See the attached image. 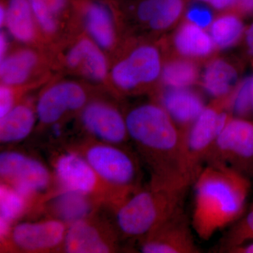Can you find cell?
Returning a JSON list of instances; mask_svg holds the SVG:
<instances>
[{
	"instance_id": "33",
	"label": "cell",
	"mask_w": 253,
	"mask_h": 253,
	"mask_svg": "<svg viewBox=\"0 0 253 253\" xmlns=\"http://www.w3.org/2000/svg\"><path fill=\"white\" fill-rule=\"evenodd\" d=\"M207 4L212 9L221 12L232 11L235 8L237 0H196Z\"/></svg>"
},
{
	"instance_id": "20",
	"label": "cell",
	"mask_w": 253,
	"mask_h": 253,
	"mask_svg": "<svg viewBox=\"0 0 253 253\" xmlns=\"http://www.w3.org/2000/svg\"><path fill=\"white\" fill-rule=\"evenodd\" d=\"M84 22L91 40L99 47H112L116 41V30L112 12L107 5L99 1L88 3L84 9Z\"/></svg>"
},
{
	"instance_id": "37",
	"label": "cell",
	"mask_w": 253,
	"mask_h": 253,
	"mask_svg": "<svg viewBox=\"0 0 253 253\" xmlns=\"http://www.w3.org/2000/svg\"><path fill=\"white\" fill-rule=\"evenodd\" d=\"M233 253H253V242L249 244H244L233 248L228 251Z\"/></svg>"
},
{
	"instance_id": "23",
	"label": "cell",
	"mask_w": 253,
	"mask_h": 253,
	"mask_svg": "<svg viewBox=\"0 0 253 253\" xmlns=\"http://www.w3.org/2000/svg\"><path fill=\"white\" fill-rule=\"evenodd\" d=\"M36 110L27 104H16L4 117L0 118V141L13 144L27 138L36 126Z\"/></svg>"
},
{
	"instance_id": "29",
	"label": "cell",
	"mask_w": 253,
	"mask_h": 253,
	"mask_svg": "<svg viewBox=\"0 0 253 253\" xmlns=\"http://www.w3.org/2000/svg\"><path fill=\"white\" fill-rule=\"evenodd\" d=\"M230 108L235 117L249 119L253 115L251 76L240 81L231 92Z\"/></svg>"
},
{
	"instance_id": "34",
	"label": "cell",
	"mask_w": 253,
	"mask_h": 253,
	"mask_svg": "<svg viewBox=\"0 0 253 253\" xmlns=\"http://www.w3.org/2000/svg\"><path fill=\"white\" fill-rule=\"evenodd\" d=\"M232 11L240 16L253 15V0H237L235 8Z\"/></svg>"
},
{
	"instance_id": "21",
	"label": "cell",
	"mask_w": 253,
	"mask_h": 253,
	"mask_svg": "<svg viewBox=\"0 0 253 253\" xmlns=\"http://www.w3.org/2000/svg\"><path fill=\"white\" fill-rule=\"evenodd\" d=\"M38 210L28 196L5 183L0 184V237L4 241L15 223L33 209Z\"/></svg>"
},
{
	"instance_id": "32",
	"label": "cell",
	"mask_w": 253,
	"mask_h": 253,
	"mask_svg": "<svg viewBox=\"0 0 253 253\" xmlns=\"http://www.w3.org/2000/svg\"><path fill=\"white\" fill-rule=\"evenodd\" d=\"M16 105V95L12 86L1 84L0 86V118L6 116Z\"/></svg>"
},
{
	"instance_id": "28",
	"label": "cell",
	"mask_w": 253,
	"mask_h": 253,
	"mask_svg": "<svg viewBox=\"0 0 253 253\" xmlns=\"http://www.w3.org/2000/svg\"><path fill=\"white\" fill-rule=\"evenodd\" d=\"M68 0H29L35 19L44 33H54L59 26V17Z\"/></svg>"
},
{
	"instance_id": "19",
	"label": "cell",
	"mask_w": 253,
	"mask_h": 253,
	"mask_svg": "<svg viewBox=\"0 0 253 253\" xmlns=\"http://www.w3.org/2000/svg\"><path fill=\"white\" fill-rule=\"evenodd\" d=\"M172 42L177 54L189 59H204L215 48L209 33L188 21L176 30Z\"/></svg>"
},
{
	"instance_id": "24",
	"label": "cell",
	"mask_w": 253,
	"mask_h": 253,
	"mask_svg": "<svg viewBox=\"0 0 253 253\" xmlns=\"http://www.w3.org/2000/svg\"><path fill=\"white\" fill-rule=\"evenodd\" d=\"M6 11L4 26L9 34L21 42L33 41L36 36V21L29 0H9Z\"/></svg>"
},
{
	"instance_id": "1",
	"label": "cell",
	"mask_w": 253,
	"mask_h": 253,
	"mask_svg": "<svg viewBox=\"0 0 253 253\" xmlns=\"http://www.w3.org/2000/svg\"><path fill=\"white\" fill-rule=\"evenodd\" d=\"M129 139L150 174L151 182L189 189L195 178L190 168L186 136L161 104L146 103L126 116Z\"/></svg>"
},
{
	"instance_id": "3",
	"label": "cell",
	"mask_w": 253,
	"mask_h": 253,
	"mask_svg": "<svg viewBox=\"0 0 253 253\" xmlns=\"http://www.w3.org/2000/svg\"><path fill=\"white\" fill-rule=\"evenodd\" d=\"M188 189L150 181L122 202L109 208L121 238L141 239L183 208Z\"/></svg>"
},
{
	"instance_id": "12",
	"label": "cell",
	"mask_w": 253,
	"mask_h": 253,
	"mask_svg": "<svg viewBox=\"0 0 253 253\" xmlns=\"http://www.w3.org/2000/svg\"><path fill=\"white\" fill-rule=\"evenodd\" d=\"M192 229L191 221L181 208L139 239V249L144 253H201Z\"/></svg>"
},
{
	"instance_id": "22",
	"label": "cell",
	"mask_w": 253,
	"mask_h": 253,
	"mask_svg": "<svg viewBox=\"0 0 253 253\" xmlns=\"http://www.w3.org/2000/svg\"><path fill=\"white\" fill-rule=\"evenodd\" d=\"M239 71L233 63L223 59H212L205 68L203 86L214 99L225 97L239 83Z\"/></svg>"
},
{
	"instance_id": "27",
	"label": "cell",
	"mask_w": 253,
	"mask_h": 253,
	"mask_svg": "<svg viewBox=\"0 0 253 253\" xmlns=\"http://www.w3.org/2000/svg\"><path fill=\"white\" fill-rule=\"evenodd\" d=\"M197 65L191 59H173L163 66L161 80L168 88H189L199 79Z\"/></svg>"
},
{
	"instance_id": "35",
	"label": "cell",
	"mask_w": 253,
	"mask_h": 253,
	"mask_svg": "<svg viewBox=\"0 0 253 253\" xmlns=\"http://www.w3.org/2000/svg\"><path fill=\"white\" fill-rule=\"evenodd\" d=\"M245 45L250 56L253 58V21L246 28L244 35Z\"/></svg>"
},
{
	"instance_id": "31",
	"label": "cell",
	"mask_w": 253,
	"mask_h": 253,
	"mask_svg": "<svg viewBox=\"0 0 253 253\" xmlns=\"http://www.w3.org/2000/svg\"><path fill=\"white\" fill-rule=\"evenodd\" d=\"M186 21L194 23L200 28L206 29L211 26L213 21L212 13L206 8L201 6H192L186 10Z\"/></svg>"
},
{
	"instance_id": "6",
	"label": "cell",
	"mask_w": 253,
	"mask_h": 253,
	"mask_svg": "<svg viewBox=\"0 0 253 253\" xmlns=\"http://www.w3.org/2000/svg\"><path fill=\"white\" fill-rule=\"evenodd\" d=\"M1 182L12 186L28 196L38 210L54 189V173L42 161L30 155L6 150L0 154Z\"/></svg>"
},
{
	"instance_id": "18",
	"label": "cell",
	"mask_w": 253,
	"mask_h": 253,
	"mask_svg": "<svg viewBox=\"0 0 253 253\" xmlns=\"http://www.w3.org/2000/svg\"><path fill=\"white\" fill-rule=\"evenodd\" d=\"M66 61L68 67L95 82L105 80L108 73L106 57L92 40L82 39L68 51Z\"/></svg>"
},
{
	"instance_id": "38",
	"label": "cell",
	"mask_w": 253,
	"mask_h": 253,
	"mask_svg": "<svg viewBox=\"0 0 253 253\" xmlns=\"http://www.w3.org/2000/svg\"><path fill=\"white\" fill-rule=\"evenodd\" d=\"M6 6L4 4H1L0 6V24L1 27L4 26L5 22H6Z\"/></svg>"
},
{
	"instance_id": "8",
	"label": "cell",
	"mask_w": 253,
	"mask_h": 253,
	"mask_svg": "<svg viewBox=\"0 0 253 253\" xmlns=\"http://www.w3.org/2000/svg\"><path fill=\"white\" fill-rule=\"evenodd\" d=\"M208 163H220L242 173L253 169V121L233 116L218 134Z\"/></svg>"
},
{
	"instance_id": "4",
	"label": "cell",
	"mask_w": 253,
	"mask_h": 253,
	"mask_svg": "<svg viewBox=\"0 0 253 253\" xmlns=\"http://www.w3.org/2000/svg\"><path fill=\"white\" fill-rule=\"evenodd\" d=\"M67 149L83 156L103 180L126 197L142 186L139 161L126 146L90 137L73 143Z\"/></svg>"
},
{
	"instance_id": "11",
	"label": "cell",
	"mask_w": 253,
	"mask_h": 253,
	"mask_svg": "<svg viewBox=\"0 0 253 253\" xmlns=\"http://www.w3.org/2000/svg\"><path fill=\"white\" fill-rule=\"evenodd\" d=\"M161 51L152 44L134 48L112 68L111 78L118 89L126 92L149 86L161 77Z\"/></svg>"
},
{
	"instance_id": "9",
	"label": "cell",
	"mask_w": 253,
	"mask_h": 253,
	"mask_svg": "<svg viewBox=\"0 0 253 253\" xmlns=\"http://www.w3.org/2000/svg\"><path fill=\"white\" fill-rule=\"evenodd\" d=\"M68 224L59 219L25 221L13 226L9 235L1 241V251L44 253L61 252Z\"/></svg>"
},
{
	"instance_id": "26",
	"label": "cell",
	"mask_w": 253,
	"mask_h": 253,
	"mask_svg": "<svg viewBox=\"0 0 253 253\" xmlns=\"http://www.w3.org/2000/svg\"><path fill=\"white\" fill-rule=\"evenodd\" d=\"M210 35L215 48L226 49L235 46L244 38L246 27L241 16L234 11H226L213 20Z\"/></svg>"
},
{
	"instance_id": "25",
	"label": "cell",
	"mask_w": 253,
	"mask_h": 253,
	"mask_svg": "<svg viewBox=\"0 0 253 253\" xmlns=\"http://www.w3.org/2000/svg\"><path fill=\"white\" fill-rule=\"evenodd\" d=\"M37 63L38 56L31 50H21L6 55L0 64L1 84L13 87L26 83Z\"/></svg>"
},
{
	"instance_id": "16",
	"label": "cell",
	"mask_w": 253,
	"mask_h": 253,
	"mask_svg": "<svg viewBox=\"0 0 253 253\" xmlns=\"http://www.w3.org/2000/svg\"><path fill=\"white\" fill-rule=\"evenodd\" d=\"M189 0H136L133 13L139 23L156 32L172 28L185 15Z\"/></svg>"
},
{
	"instance_id": "36",
	"label": "cell",
	"mask_w": 253,
	"mask_h": 253,
	"mask_svg": "<svg viewBox=\"0 0 253 253\" xmlns=\"http://www.w3.org/2000/svg\"><path fill=\"white\" fill-rule=\"evenodd\" d=\"M8 48H9V41L7 36L4 32H1L0 34V58L1 60L6 56Z\"/></svg>"
},
{
	"instance_id": "30",
	"label": "cell",
	"mask_w": 253,
	"mask_h": 253,
	"mask_svg": "<svg viewBox=\"0 0 253 253\" xmlns=\"http://www.w3.org/2000/svg\"><path fill=\"white\" fill-rule=\"evenodd\" d=\"M250 241H253V209L226 236L222 244L223 250L228 252L233 248L246 244Z\"/></svg>"
},
{
	"instance_id": "2",
	"label": "cell",
	"mask_w": 253,
	"mask_h": 253,
	"mask_svg": "<svg viewBox=\"0 0 253 253\" xmlns=\"http://www.w3.org/2000/svg\"><path fill=\"white\" fill-rule=\"evenodd\" d=\"M193 229L208 241L217 231L237 221L251 190L246 174L220 163H208L195 179Z\"/></svg>"
},
{
	"instance_id": "14",
	"label": "cell",
	"mask_w": 253,
	"mask_h": 253,
	"mask_svg": "<svg viewBox=\"0 0 253 253\" xmlns=\"http://www.w3.org/2000/svg\"><path fill=\"white\" fill-rule=\"evenodd\" d=\"M86 104L87 94L83 86L73 82H62L43 91L37 102V117L42 126H51L68 113L81 111Z\"/></svg>"
},
{
	"instance_id": "39",
	"label": "cell",
	"mask_w": 253,
	"mask_h": 253,
	"mask_svg": "<svg viewBox=\"0 0 253 253\" xmlns=\"http://www.w3.org/2000/svg\"><path fill=\"white\" fill-rule=\"evenodd\" d=\"M251 94H252L253 103V74L251 76Z\"/></svg>"
},
{
	"instance_id": "15",
	"label": "cell",
	"mask_w": 253,
	"mask_h": 253,
	"mask_svg": "<svg viewBox=\"0 0 253 253\" xmlns=\"http://www.w3.org/2000/svg\"><path fill=\"white\" fill-rule=\"evenodd\" d=\"M102 206L100 201L91 196L58 188L48 196L42 209L47 211L51 217L69 225L97 212Z\"/></svg>"
},
{
	"instance_id": "7",
	"label": "cell",
	"mask_w": 253,
	"mask_h": 253,
	"mask_svg": "<svg viewBox=\"0 0 253 253\" xmlns=\"http://www.w3.org/2000/svg\"><path fill=\"white\" fill-rule=\"evenodd\" d=\"M231 94L225 97L214 99L212 104L206 106L188 131V160L195 179L204 168L203 163L206 162L218 134L233 117Z\"/></svg>"
},
{
	"instance_id": "13",
	"label": "cell",
	"mask_w": 253,
	"mask_h": 253,
	"mask_svg": "<svg viewBox=\"0 0 253 253\" xmlns=\"http://www.w3.org/2000/svg\"><path fill=\"white\" fill-rule=\"evenodd\" d=\"M81 122L91 138L96 140L123 146L129 140L126 116L107 103H87L81 110Z\"/></svg>"
},
{
	"instance_id": "10",
	"label": "cell",
	"mask_w": 253,
	"mask_h": 253,
	"mask_svg": "<svg viewBox=\"0 0 253 253\" xmlns=\"http://www.w3.org/2000/svg\"><path fill=\"white\" fill-rule=\"evenodd\" d=\"M97 212L68 225L61 250L62 252H117L121 236L114 224L99 215Z\"/></svg>"
},
{
	"instance_id": "5",
	"label": "cell",
	"mask_w": 253,
	"mask_h": 253,
	"mask_svg": "<svg viewBox=\"0 0 253 253\" xmlns=\"http://www.w3.org/2000/svg\"><path fill=\"white\" fill-rule=\"evenodd\" d=\"M54 175L60 189L91 196L109 207L116 206L126 196L103 180L83 156L66 149L54 156Z\"/></svg>"
},
{
	"instance_id": "17",
	"label": "cell",
	"mask_w": 253,
	"mask_h": 253,
	"mask_svg": "<svg viewBox=\"0 0 253 253\" xmlns=\"http://www.w3.org/2000/svg\"><path fill=\"white\" fill-rule=\"evenodd\" d=\"M161 105L186 136L206 106L201 95L189 88H168L161 96Z\"/></svg>"
}]
</instances>
